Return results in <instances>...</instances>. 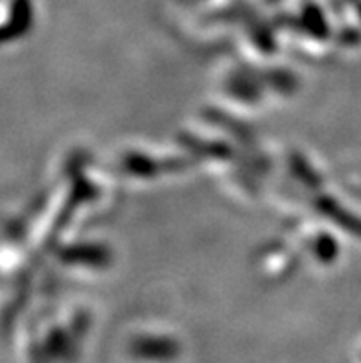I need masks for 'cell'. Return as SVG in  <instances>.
<instances>
[{"label": "cell", "instance_id": "obj_1", "mask_svg": "<svg viewBox=\"0 0 361 363\" xmlns=\"http://www.w3.org/2000/svg\"><path fill=\"white\" fill-rule=\"evenodd\" d=\"M133 352L137 358L148 359V362H172L177 356V349L170 341H140L135 345Z\"/></svg>", "mask_w": 361, "mask_h": 363}]
</instances>
